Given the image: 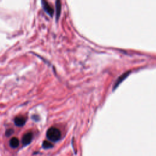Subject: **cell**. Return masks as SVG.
Listing matches in <instances>:
<instances>
[{"instance_id": "obj_3", "label": "cell", "mask_w": 156, "mask_h": 156, "mask_svg": "<svg viewBox=\"0 0 156 156\" xmlns=\"http://www.w3.org/2000/svg\"><path fill=\"white\" fill-rule=\"evenodd\" d=\"M33 135L32 132H27L25 133L22 138V143L24 146L28 145L32 141Z\"/></svg>"}, {"instance_id": "obj_6", "label": "cell", "mask_w": 156, "mask_h": 156, "mask_svg": "<svg viewBox=\"0 0 156 156\" xmlns=\"http://www.w3.org/2000/svg\"><path fill=\"white\" fill-rule=\"evenodd\" d=\"M129 73H130V71H128V72H127V73H124L123 74H122L120 77H118V79H117V80H116V82L115 83L114 88H116V87L119 85V83H120V82H121L122 80H123L128 76V74H129Z\"/></svg>"}, {"instance_id": "obj_2", "label": "cell", "mask_w": 156, "mask_h": 156, "mask_svg": "<svg viewBox=\"0 0 156 156\" xmlns=\"http://www.w3.org/2000/svg\"><path fill=\"white\" fill-rule=\"evenodd\" d=\"M41 4H42V6L43 7V9L44 10V11L49 14L50 16H52L54 13V10L53 8L49 4V3L44 0H43L41 1Z\"/></svg>"}, {"instance_id": "obj_4", "label": "cell", "mask_w": 156, "mask_h": 156, "mask_svg": "<svg viewBox=\"0 0 156 156\" xmlns=\"http://www.w3.org/2000/svg\"><path fill=\"white\" fill-rule=\"evenodd\" d=\"M26 121V118H24V116H16L14 119L15 124L18 127L23 126L25 124Z\"/></svg>"}, {"instance_id": "obj_7", "label": "cell", "mask_w": 156, "mask_h": 156, "mask_svg": "<svg viewBox=\"0 0 156 156\" xmlns=\"http://www.w3.org/2000/svg\"><path fill=\"white\" fill-rule=\"evenodd\" d=\"M56 4V18L58 20L60 16V11H61V3L60 1H57L55 2Z\"/></svg>"}, {"instance_id": "obj_1", "label": "cell", "mask_w": 156, "mask_h": 156, "mask_svg": "<svg viewBox=\"0 0 156 156\" xmlns=\"http://www.w3.org/2000/svg\"><path fill=\"white\" fill-rule=\"evenodd\" d=\"M46 136L52 141H57L61 137V132L58 129L52 127L47 130Z\"/></svg>"}, {"instance_id": "obj_9", "label": "cell", "mask_w": 156, "mask_h": 156, "mask_svg": "<svg viewBox=\"0 0 156 156\" xmlns=\"http://www.w3.org/2000/svg\"><path fill=\"white\" fill-rule=\"evenodd\" d=\"M13 132H14V131H13V130L12 129H9L5 132V135L7 136H9L11 135H12L13 133Z\"/></svg>"}, {"instance_id": "obj_8", "label": "cell", "mask_w": 156, "mask_h": 156, "mask_svg": "<svg viewBox=\"0 0 156 156\" xmlns=\"http://www.w3.org/2000/svg\"><path fill=\"white\" fill-rule=\"evenodd\" d=\"M42 146L44 149H50V148H52L54 146L51 143H50L48 141H44L43 142Z\"/></svg>"}, {"instance_id": "obj_5", "label": "cell", "mask_w": 156, "mask_h": 156, "mask_svg": "<svg viewBox=\"0 0 156 156\" xmlns=\"http://www.w3.org/2000/svg\"><path fill=\"white\" fill-rule=\"evenodd\" d=\"M19 144H20L19 140L16 137L12 138L9 141V144H10V147L12 148H14V149L16 148L19 146Z\"/></svg>"}]
</instances>
